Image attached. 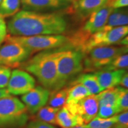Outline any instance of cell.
Listing matches in <instances>:
<instances>
[{"label":"cell","instance_id":"cell-1","mask_svg":"<svg viewBox=\"0 0 128 128\" xmlns=\"http://www.w3.org/2000/svg\"><path fill=\"white\" fill-rule=\"evenodd\" d=\"M67 24L61 15L28 10L20 11L9 21L7 30L11 36L62 34Z\"/></svg>","mask_w":128,"mask_h":128},{"label":"cell","instance_id":"cell-2","mask_svg":"<svg viewBox=\"0 0 128 128\" xmlns=\"http://www.w3.org/2000/svg\"><path fill=\"white\" fill-rule=\"evenodd\" d=\"M23 68L36 76L43 87L52 90L57 80V51L39 53L28 60Z\"/></svg>","mask_w":128,"mask_h":128},{"label":"cell","instance_id":"cell-3","mask_svg":"<svg viewBox=\"0 0 128 128\" xmlns=\"http://www.w3.org/2000/svg\"><path fill=\"white\" fill-rule=\"evenodd\" d=\"M84 54L81 50L57 51V80L52 91L64 88L74 76L84 70Z\"/></svg>","mask_w":128,"mask_h":128},{"label":"cell","instance_id":"cell-4","mask_svg":"<svg viewBox=\"0 0 128 128\" xmlns=\"http://www.w3.org/2000/svg\"><path fill=\"white\" fill-rule=\"evenodd\" d=\"M128 54V46H100L91 49L84 54V69L86 72L103 70L116 57Z\"/></svg>","mask_w":128,"mask_h":128},{"label":"cell","instance_id":"cell-5","mask_svg":"<svg viewBox=\"0 0 128 128\" xmlns=\"http://www.w3.org/2000/svg\"><path fill=\"white\" fill-rule=\"evenodd\" d=\"M28 120V110L20 100L12 96L0 99V128L20 127Z\"/></svg>","mask_w":128,"mask_h":128},{"label":"cell","instance_id":"cell-6","mask_svg":"<svg viewBox=\"0 0 128 128\" xmlns=\"http://www.w3.org/2000/svg\"><path fill=\"white\" fill-rule=\"evenodd\" d=\"M5 40L17 43L33 53L60 47L68 42V39L62 34L36 35L32 36L8 35L6 36Z\"/></svg>","mask_w":128,"mask_h":128},{"label":"cell","instance_id":"cell-7","mask_svg":"<svg viewBox=\"0 0 128 128\" xmlns=\"http://www.w3.org/2000/svg\"><path fill=\"white\" fill-rule=\"evenodd\" d=\"M128 34V25L118 27L108 30L100 29L89 37L81 48V51L84 54L93 48L112 46L119 44Z\"/></svg>","mask_w":128,"mask_h":128},{"label":"cell","instance_id":"cell-8","mask_svg":"<svg viewBox=\"0 0 128 128\" xmlns=\"http://www.w3.org/2000/svg\"><path fill=\"white\" fill-rule=\"evenodd\" d=\"M5 41V44L0 48V66H18L32 54L30 50L17 43Z\"/></svg>","mask_w":128,"mask_h":128},{"label":"cell","instance_id":"cell-9","mask_svg":"<svg viewBox=\"0 0 128 128\" xmlns=\"http://www.w3.org/2000/svg\"><path fill=\"white\" fill-rule=\"evenodd\" d=\"M72 114L79 116L84 125L96 118L98 111V101L96 95H90L76 104L64 105Z\"/></svg>","mask_w":128,"mask_h":128},{"label":"cell","instance_id":"cell-10","mask_svg":"<svg viewBox=\"0 0 128 128\" xmlns=\"http://www.w3.org/2000/svg\"><path fill=\"white\" fill-rule=\"evenodd\" d=\"M35 79L28 72L23 70H13L11 74L7 91L10 94L24 95L35 87Z\"/></svg>","mask_w":128,"mask_h":128},{"label":"cell","instance_id":"cell-11","mask_svg":"<svg viewBox=\"0 0 128 128\" xmlns=\"http://www.w3.org/2000/svg\"><path fill=\"white\" fill-rule=\"evenodd\" d=\"M50 92L41 86L34 87L22 97V100L28 112L34 114L45 106L49 100Z\"/></svg>","mask_w":128,"mask_h":128},{"label":"cell","instance_id":"cell-12","mask_svg":"<svg viewBox=\"0 0 128 128\" xmlns=\"http://www.w3.org/2000/svg\"><path fill=\"white\" fill-rule=\"evenodd\" d=\"M126 72L125 70H101L94 74L97 76L101 88L104 90L119 86L122 77Z\"/></svg>","mask_w":128,"mask_h":128},{"label":"cell","instance_id":"cell-13","mask_svg":"<svg viewBox=\"0 0 128 128\" xmlns=\"http://www.w3.org/2000/svg\"><path fill=\"white\" fill-rule=\"evenodd\" d=\"M24 10L38 11L56 9L66 6L69 2L66 0H20Z\"/></svg>","mask_w":128,"mask_h":128},{"label":"cell","instance_id":"cell-14","mask_svg":"<svg viewBox=\"0 0 128 128\" xmlns=\"http://www.w3.org/2000/svg\"><path fill=\"white\" fill-rule=\"evenodd\" d=\"M108 0H79L74 3L78 15L87 17L96 11L106 6Z\"/></svg>","mask_w":128,"mask_h":128},{"label":"cell","instance_id":"cell-15","mask_svg":"<svg viewBox=\"0 0 128 128\" xmlns=\"http://www.w3.org/2000/svg\"><path fill=\"white\" fill-rule=\"evenodd\" d=\"M56 124L62 128H71L84 125V124L79 116L72 114L65 106H63L56 114Z\"/></svg>","mask_w":128,"mask_h":128},{"label":"cell","instance_id":"cell-16","mask_svg":"<svg viewBox=\"0 0 128 128\" xmlns=\"http://www.w3.org/2000/svg\"><path fill=\"white\" fill-rule=\"evenodd\" d=\"M128 24V14L127 9H113L108 16L104 26L101 29L108 30L118 27L127 26Z\"/></svg>","mask_w":128,"mask_h":128},{"label":"cell","instance_id":"cell-17","mask_svg":"<svg viewBox=\"0 0 128 128\" xmlns=\"http://www.w3.org/2000/svg\"><path fill=\"white\" fill-rule=\"evenodd\" d=\"M72 84L82 85L88 91L91 95H96L103 91L94 73H86L80 75Z\"/></svg>","mask_w":128,"mask_h":128},{"label":"cell","instance_id":"cell-18","mask_svg":"<svg viewBox=\"0 0 128 128\" xmlns=\"http://www.w3.org/2000/svg\"><path fill=\"white\" fill-rule=\"evenodd\" d=\"M122 87H116L106 89L96 94L99 106H109L116 107L118 96Z\"/></svg>","mask_w":128,"mask_h":128},{"label":"cell","instance_id":"cell-19","mask_svg":"<svg viewBox=\"0 0 128 128\" xmlns=\"http://www.w3.org/2000/svg\"><path fill=\"white\" fill-rule=\"evenodd\" d=\"M90 95L91 94L82 85L71 84V87L68 88V94L65 104H76Z\"/></svg>","mask_w":128,"mask_h":128},{"label":"cell","instance_id":"cell-20","mask_svg":"<svg viewBox=\"0 0 128 128\" xmlns=\"http://www.w3.org/2000/svg\"><path fill=\"white\" fill-rule=\"evenodd\" d=\"M20 6V0H2L0 4V16L3 18L13 16L19 12Z\"/></svg>","mask_w":128,"mask_h":128},{"label":"cell","instance_id":"cell-21","mask_svg":"<svg viewBox=\"0 0 128 128\" xmlns=\"http://www.w3.org/2000/svg\"><path fill=\"white\" fill-rule=\"evenodd\" d=\"M60 108L44 106L37 112L36 120H39L49 124H56V116Z\"/></svg>","mask_w":128,"mask_h":128},{"label":"cell","instance_id":"cell-22","mask_svg":"<svg viewBox=\"0 0 128 128\" xmlns=\"http://www.w3.org/2000/svg\"><path fill=\"white\" fill-rule=\"evenodd\" d=\"M68 88H62L58 90L52 91L49 98V106L55 108H60L66 103Z\"/></svg>","mask_w":128,"mask_h":128},{"label":"cell","instance_id":"cell-23","mask_svg":"<svg viewBox=\"0 0 128 128\" xmlns=\"http://www.w3.org/2000/svg\"><path fill=\"white\" fill-rule=\"evenodd\" d=\"M128 54H126L116 57L109 65H108L102 70L113 71V70H125V68H128Z\"/></svg>","mask_w":128,"mask_h":128},{"label":"cell","instance_id":"cell-24","mask_svg":"<svg viewBox=\"0 0 128 128\" xmlns=\"http://www.w3.org/2000/svg\"><path fill=\"white\" fill-rule=\"evenodd\" d=\"M114 123V119L113 116L108 119L96 118L84 126L88 128H112Z\"/></svg>","mask_w":128,"mask_h":128},{"label":"cell","instance_id":"cell-25","mask_svg":"<svg viewBox=\"0 0 128 128\" xmlns=\"http://www.w3.org/2000/svg\"><path fill=\"white\" fill-rule=\"evenodd\" d=\"M116 108L118 113L128 111V91L127 88L122 87L117 100Z\"/></svg>","mask_w":128,"mask_h":128},{"label":"cell","instance_id":"cell-26","mask_svg":"<svg viewBox=\"0 0 128 128\" xmlns=\"http://www.w3.org/2000/svg\"><path fill=\"white\" fill-rule=\"evenodd\" d=\"M117 114L118 113L116 107L109 106H99L98 113L96 118L100 119H108Z\"/></svg>","mask_w":128,"mask_h":128},{"label":"cell","instance_id":"cell-27","mask_svg":"<svg viewBox=\"0 0 128 128\" xmlns=\"http://www.w3.org/2000/svg\"><path fill=\"white\" fill-rule=\"evenodd\" d=\"M114 123L112 128H128V112H122L113 116Z\"/></svg>","mask_w":128,"mask_h":128},{"label":"cell","instance_id":"cell-28","mask_svg":"<svg viewBox=\"0 0 128 128\" xmlns=\"http://www.w3.org/2000/svg\"><path fill=\"white\" fill-rule=\"evenodd\" d=\"M12 71L8 67L0 66V88H4L7 86Z\"/></svg>","mask_w":128,"mask_h":128},{"label":"cell","instance_id":"cell-29","mask_svg":"<svg viewBox=\"0 0 128 128\" xmlns=\"http://www.w3.org/2000/svg\"><path fill=\"white\" fill-rule=\"evenodd\" d=\"M107 5L113 9L122 8L128 6V0H108Z\"/></svg>","mask_w":128,"mask_h":128},{"label":"cell","instance_id":"cell-30","mask_svg":"<svg viewBox=\"0 0 128 128\" xmlns=\"http://www.w3.org/2000/svg\"><path fill=\"white\" fill-rule=\"evenodd\" d=\"M7 36V27L4 18L0 16V45Z\"/></svg>","mask_w":128,"mask_h":128},{"label":"cell","instance_id":"cell-31","mask_svg":"<svg viewBox=\"0 0 128 128\" xmlns=\"http://www.w3.org/2000/svg\"><path fill=\"white\" fill-rule=\"evenodd\" d=\"M27 128H55L51 124L39 120H34L29 123Z\"/></svg>","mask_w":128,"mask_h":128},{"label":"cell","instance_id":"cell-32","mask_svg":"<svg viewBox=\"0 0 128 128\" xmlns=\"http://www.w3.org/2000/svg\"><path fill=\"white\" fill-rule=\"evenodd\" d=\"M119 86H121L122 87H124V88H127L128 87V72L126 71L124 74V76L121 78L120 81Z\"/></svg>","mask_w":128,"mask_h":128},{"label":"cell","instance_id":"cell-33","mask_svg":"<svg viewBox=\"0 0 128 128\" xmlns=\"http://www.w3.org/2000/svg\"><path fill=\"white\" fill-rule=\"evenodd\" d=\"M10 96L7 89L0 88V99Z\"/></svg>","mask_w":128,"mask_h":128},{"label":"cell","instance_id":"cell-34","mask_svg":"<svg viewBox=\"0 0 128 128\" xmlns=\"http://www.w3.org/2000/svg\"><path fill=\"white\" fill-rule=\"evenodd\" d=\"M71 128H88L86 127V126H85L84 125H82V126H75V127H72Z\"/></svg>","mask_w":128,"mask_h":128},{"label":"cell","instance_id":"cell-35","mask_svg":"<svg viewBox=\"0 0 128 128\" xmlns=\"http://www.w3.org/2000/svg\"><path fill=\"white\" fill-rule=\"evenodd\" d=\"M66 1H68V2H72L73 4H74V3L75 2H74V0H66Z\"/></svg>","mask_w":128,"mask_h":128},{"label":"cell","instance_id":"cell-36","mask_svg":"<svg viewBox=\"0 0 128 128\" xmlns=\"http://www.w3.org/2000/svg\"><path fill=\"white\" fill-rule=\"evenodd\" d=\"M74 2H76V1H79V0H74Z\"/></svg>","mask_w":128,"mask_h":128},{"label":"cell","instance_id":"cell-37","mask_svg":"<svg viewBox=\"0 0 128 128\" xmlns=\"http://www.w3.org/2000/svg\"><path fill=\"white\" fill-rule=\"evenodd\" d=\"M2 0H0V4H1V1H2Z\"/></svg>","mask_w":128,"mask_h":128}]
</instances>
